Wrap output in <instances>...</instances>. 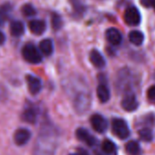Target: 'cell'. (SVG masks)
<instances>
[{
    "label": "cell",
    "instance_id": "obj_20",
    "mask_svg": "<svg viewBox=\"0 0 155 155\" xmlns=\"http://www.w3.org/2000/svg\"><path fill=\"white\" fill-rule=\"evenodd\" d=\"M102 151L107 155H114L116 153V145L110 140H105L101 145Z\"/></svg>",
    "mask_w": 155,
    "mask_h": 155
},
{
    "label": "cell",
    "instance_id": "obj_15",
    "mask_svg": "<svg viewBox=\"0 0 155 155\" xmlns=\"http://www.w3.org/2000/svg\"><path fill=\"white\" fill-rule=\"evenodd\" d=\"M129 40L135 46H140L144 41V36L139 30H132L129 34Z\"/></svg>",
    "mask_w": 155,
    "mask_h": 155
},
{
    "label": "cell",
    "instance_id": "obj_14",
    "mask_svg": "<svg viewBox=\"0 0 155 155\" xmlns=\"http://www.w3.org/2000/svg\"><path fill=\"white\" fill-rule=\"evenodd\" d=\"M97 96L102 103L109 101L110 98V92L109 88L105 84H100L97 88Z\"/></svg>",
    "mask_w": 155,
    "mask_h": 155
},
{
    "label": "cell",
    "instance_id": "obj_22",
    "mask_svg": "<svg viewBox=\"0 0 155 155\" xmlns=\"http://www.w3.org/2000/svg\"><path fill=\"white\" fill-rule=\"evenodd\" d=\"M139 135H140V138L146 141V142H150L153 139V134H152V131L149 128H143V129H140L139 130Z\"/></svg>",
    "mask_w": 155,
    "mask_h": 155
},
{
    "label": "cell",
    "instance_id": "obj_18",
    "mask_svg": "<svg viewBox=\"0 0 155 155\" xmlns=\"http://www.w3.org/2000/svg\"><path fill=\"white\" fill-rule=\"evenodd\" d=\"M39 49L45 56H50L53 53V42L50 39H44L39 43Z\"/></svg>",
    "mask_w": 155,
    "mask_h": 155
},
{
    "label": "cell",
    "instance_id": "obj_24",
    "mask_svg": "<svg viewBox=\"0 0 155 155\" xmlns=\"http://www.w3.org/2000/svg\"><path fill=\"white\" fill-rule=\"evenodd\" d=\"M22 12L26 17H33L36 15V9L34 8V7L30 4H27L25 6H23L22 8Z\"/></svg>",
    "mask_w": 155,
    "mask_h": 155
},
{
    "label": "cell",
    "instance_id": "obj_4",
    "mask_svg": "<svg viewBox=\"0 0 155 155\" xmlns=\"http://www.w3.org/2000/svg\"><path fill=\"white\" fill-rule=\"evenodd\" d=\"M124 20L129 26H138L140 23V13L135 7H130L124 13Z\"/></svg>",
    "mask_w": 155,
    "mask_h": 155
},
{
    "label": "cell",
    "instance_id": "obj_13",
    "mask_svg": "<svg viewBox=\"0 0 155 155\" xmlns=\"http://www.w3.org/2000/svg\"><path fill=\"white\" fill-rule=\"evenodd\" d=\"M90 59H91V62L96 68H103L105 66V64H106L103 56L101 54V52H99L96 49H94V50H92L91 52V54H90Z\"/></svg>",
    "mask_w": 155,
    "mask_h": 155
},
{
    "label": "cell",
    "instance_id": "obj_26",
    "mask_svg": "<svg viewBox=\"0 0 155 155\" xmlns=\"http://www.w3.org/2000/svg\"><path fill=\"white\" fill-rule=\"evenodd\" d=\"M147 96H148L150 101H155V85L149 88V90L147 91Z\"/></svg>",
    "mask_w": 155,
    "mask_h": 155
},
{
    "label": "cell",
    "instance_id": "obj_29",
    "mask_svg": "<svg viewBox=\"0 0 155 155\" xmlns=\"http://www.w3.org/2000/svg\"><path fill=\"white\" fill-rule=\"evenodd\" d=\"M69 155H88V153L84 150H80L79 152H76V153H72Z\"/></svg>",
    "mask_w": 155,
    "mask_h": 155
},
{
    "label": "cell",
    "instance_id": "obj_6",
    "mask_svg": "<svg viewBox=\"0 0 155 155\" xmlns=\"http://www.w3.org/2000/svg\"><path fill=\"white\" fill-rule=\"evenodd\" d=\"M75 108L80 113L85 112V110L90 106V97L87 93L81 92L78 95L75 99Z\"/></svg>",
    "mask_w": 155,
    "mask_h": 155
},
{
    "label": "cell",
    "instance_id": "obj_21",
    "mask_svg": "<svg viewBox=\"0 0 155 155\" xmlns=\"http://www.w3.org/2000/svg\"><path fill=\"white\" fill-rule=\"evenodd\" d=\"M70 3L72 5L73 10L76 15L82 16L83 13L86 10V7L84 3L82 2V0H70Z\"/></svg>",
    "mask_w": 155,
    "mask_h": 155
},
{
    "label": "cell",
    "instance_id": "obj_25",
    "mask_svg": "<svg viewBox=\"0 0 155 155\" xmlns=\"http://www.w3.org/2000/svg\"><path fill=\"white\" fill-rule=\"evenodd\" d=\"M51 22H52V27L55 30H58L61 28L62 26V20H61V18L57 15V14H54L52 16V18H51Z\"/></svg>",
    "mask_w": 155,
    "mask_h": 155
},
{
    "label": "cell",
    "instance_id": "obj_11",
    "mask_svg": "<svg viewBox=\"0 0 155 155\" xmlns=\"http://www.w3.org/2000/svg\"><path fill=\"white\" fill-rule=\"evenodd\" d=\"M27 83H28V87L29 90V92L33 95L38 94L40 90H41V81H39V79H38L37 77L32 76V75H28L27 77Z\"/></svg>",
    "mask_w": 155,
    "mask_h": 155
},
{
    "label": "cell",
    "instance_id": "obj_9",
    "mask_svg": "<svg viewBox=\"0 0 155 155\" xmlns=\"http://www.w3.org/2000/svg\"><path fill=\"white\" fill-rule=\"evenodd\" d=\"M76 135H77V138L80 140L85 142L89 146H94L97 142V140L87 130L83 128H80L78 130L76 131Z\"/></svg>",
    "mask_w": 155,
    "mask_h": 155
},
{
    "label": "cell",
    "instance_id": "obj_19",
    "mask_svg": "<svg viewBox=\"0 0 155 155\" xmlns=\"http://www.w3.org/2000/svg\"><path fill=\"white\" fill-rule=\"evenodd\" d=\"M126 150L130 155H140L141 149L136 140H130L126 144Z\"/></svg>",
    "mask_w": 155,
    "mask_h": 155
},
{
    "label": "cell",
    "instance_id": "obj_28",
    "mask_svg": "<svg viewBox=\"0 0 155 155\" xmlns=\"http://www.w3.org/2000/svg\"><path fill=\"white\" fill-rule=\"evenodd\" d=\"M5 40H6V36L1 30H0V46L4 44Z\"/></svg>",
    "mask_w": 155,
    "mask_h": 155
},
{
    "label": "cell",
    "instance_id": "obj_7",
    "mask_svg": "<svg viewBox=\"0 0 155 155\" xmlns=\"http://www.w3.org/2000/svg\"><path fill=\"white\" fill-rule=\"evenodd\" d=\"M139 106V102L134 94H127L121 101V107L126 111H134Z\"/></svg>",
    "mask_w": 155,
    "mask_h": 155
},
{
    "label": "cell",
    "instance_id": "obj_17",
    "mask_svg": "<svg viewBox=\"0 0 155 155\" xmlns=\"http://www.w3.org/2000/svg\"><path fill=\"white\" fill-rule=\"evenodd\" d=\"M10 32L14 37H20L25 32L24 24L21 21H13L10 25Z\"/></svg>",
    "mask_w": 155,
    "mask_h": 155
},
{
    "label": "cell",
    "instance_id": "obj_8",
    "mask_svg": "<svg viewBox=\"0 0 155 155\" xmlns=\"http://www.w3.org/2000/svg\"><path fill=\"white\" fill-rule=\"evenodd\" d=\"M30 137H31V132L27 129L21 128V129H18L15 132L14 140H15V143L17 145L23 146V145H26L29 141Z\"/></svg>",
    "mask_w": 155,
    "mask_h": 155
},
{
    "label": "cell",
    "instance_id": "obj_30",
    "mask_svg": "<svg viewBox=\"0 0 155 155\" xmlns=\"http://www.w3.org/2000/svg\"><path fill=\"white\" fill-rule=\"evenodd\" d=\"M153 8H154V11H155V2H154V4H153V6H152Z\"/></svg>",
    "mask_w": 155,
    "mask_h": 155
},
{
    "label": "cell",
    "instance_id": "obj_10",
    "mask_svg": "<svg viewBox=\"0 0 155 155\" xmlns=\"http://www.w3.org/2000/svg\"><path fill=\"white\" fill-rule=\"evenodd\" d=\"M106 38L113 46H119L122 41V36L120 32L114 28H110L106 31Z\"/></svg>",
    "mask_w": 155,
    "mask_h": 155
},
{
    "label": "cell",
    "instance_id": "obj_16",
    "mask_svg": "<svg viewBox=\"0 0 155 155\" xmlns=\"http://www.w3.org/2000/svg\"><path fill=\"white\" fill-rule=\"evenodd\" d=\"M38 118V114L35 109L33 108H28L24 110L23 114H22V119L24 120V121L28 122V123H35Z\"/></svg>",
    "mask_w": 155,
    "mask_h": 155
},
{
    "label": "cell",
    "instance_id": "obj_5",
    "mask_svg": "<svg viewBox=\"0 0 155 155\" xmlns=\"http://www.w3.org/2000/svg\"><path fill=\"white\" fill-rule=\"evenodd\" d=\"M91 123L92 128L99 133H103L108 129V121L101 114L92 115L91 118Z\"/></svg>",
    "mask_w": 155,
    "mask_h": 155
},
{
    "label": "cell",
    "instance_id": "obj_1",
    "mask_svg": "<svg viewBox=\"0 0 155 155\" xmlns=\"http://www.w3.org/2000/svg\"><path fill=\"white\" fill-rule=\"evenodd\" d=\"M56 140L52 134L44 133L37 140L35 147V155H53L56 148Z\"/></svg>",
    "mask_w": 155,
    "mask_h": 155
},
{
    "label": "cell",
    "instance_id": "obj_12",
    "mask_svg": "<svg viewBox=\"0 0 155 155\" xmlns=\"http://www.w3.org/2000/svg\"><path fill=\"white\" fill-rule=\"evenodd\" d=\"M28 28H29L30 31L33 34H35V35H41L46 30V23L44 21H42V20L34 19V20L29 21Z\"/></svg>",
    "mask_w": 155,
    "mask_h": 155
},
{
    "label": "cell",
    "instance_id": "obj_23",
    "mask_svg": "<svg viewBox=\"0 0 155 155\" xmlns=\"http://www.w3.org/2000/svg\"><path fill=\"white\" fill-rule=\"evenodd\" d=\"M9 10H10V8L8 5H5V6L0 7V26L4 25V23L6 22Z\"/></svg>",
    "mask_w": 155,
    "mask_h": 155
},
{
    "label": "cell",
    "instance_id": "obj_27",
    "mask_svg": "<svg viewBox=\"0 0 155 155\" xmlns=\"http://www.w3.org/2000/svg\"><path fill=\"white\" fill-rule=\"evenodd\" d=\"M140 2L145 8H150L153 6L155 0H140Z\"/></svg>",
    "mask_w": 155,
    "mask_h": 155
},
{
    "label": "cell",
    "instance_id": "obj_2",
    "mask_svg": "<svg viewBox=\"0 0 155 155\" xmlns=\"http://www.w3.org/2000/svg\"><path fill=\"white\" fill-rule=\"evenodd\" d=\"M23 58L31 64H38L41 62L42 57L38 48L32 44H27L22 49Z\"/></svg>",
    "mask_w": 155,
    "mask_h": 155
},
{
    "label": "cell",
    "instance_id": "obj_3",
    "mask_svg": "<svg viewBox=\"0 0 155 155\" xmlns=\"http://www.w3.org/2000/svg\"><path fill=\"white\" fill-rule=\"evenodd\" d=\"M113 133L120 139L124 140L130 136V129L127 122L122 119H114L112 120Z\"/></svg>",
    "mask_w": 155,
    "mask_h": 155
}]
</instances>
